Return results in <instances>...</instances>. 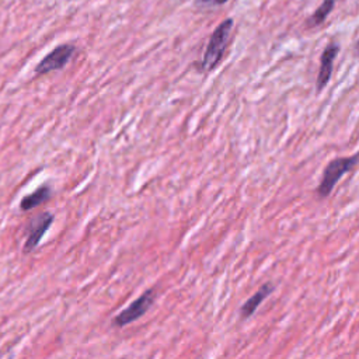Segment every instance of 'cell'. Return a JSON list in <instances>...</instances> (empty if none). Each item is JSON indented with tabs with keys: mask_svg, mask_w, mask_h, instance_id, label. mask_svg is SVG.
<instances>
[{
	"mask_svg": "<svg viewBox=\"0 0 359 359\" xmlns=\"http://www.w3.org/2000/svg\"><path fill=\"white\" fill-rule=\"evenodd\" d=\"M154 300V293L153 290H147L144 292L140 297H137L130 306H128L125 310H122L112 321V324L115 327H125L133 321H136L137 318H140L153 304Z\"/></svg>",
	"mask_w": 359,
	"mask_h": 359,
	"instance_id": "277c9868",
	"label": "cell"
},
{
	"mask_svg": "<svg viewBox=\"0 0 359 359\" xmlns=\"http://www.w3.org/2000/svg\"><path fill=\"white\" fill-rule=\"evenodd\" d=\"M227 1H230V0H195V6L199 8H212V7L222 6Z\"/></svg>",
	"mask_w": 359,
	"mask_h": 359,
	"instance_id": "30bf717a",
	"label": "cell"
},
{
	"mask_svg": "<svg viewBox=\"0 0 359 359\" xmlns=\"http://www.w3.org/2000/svg\"><path fill=\"white\" fill-rule=\"evenodd\" d=\"M356 50H358V55H359V41H358V43H356Z\"/></svg>",
	"mask_w": 359,
	"mask_h": 359,
	"instance_id": "8fae6325",
	"label": "cell"
},
{
	"mask_svg": "<svg viewBox=\"0 0 359 359\" xmlns=\"http://www.w3.org/2000/svg\"><path fill=\"white\" fill-rule=\"evenodd\" d=\"M338 0H323V3L318 6V8L311 14L307 24L310 27H317L325 21V18L330 15V13L334 10L335 3Z\"/></svg>",
	"mask_w": 359,
	"mask_h": 359,
	"instance_id": "9c48e42d",
	"label": "cell"
},
{
	"mask_svg": "<svg viewBox=\"0 0 359 359\" xmlns=\"http://www.w3.org/2000/svg\"><path fill=\"white\" fill-rule=\"evenodd\" d=\"M76 52V46L72 43H62L57 45L53 50H50L36 66H35V73L42 76L55 70L63 69L70 59L73 57Z\"/></svg>",
	"mask_w": 359,
	"mask_h": 359,
	"instance_id": "3957f363",
	"label": "cell"
},
{
	"mask_svg": "<svg viewBox=\"0 0 359 359\" xmlns=\"http://www.w3.org/2000/svg\"><path fill=\"white\" fill-rule=\"evenodd\" d=\"M49 198H50V188L48 185H43V187L38 188L36 191H34L32 194L24 196L20 206L22 210H31V209L42 205L43 202H46Z\"/></svg>",
	"mask_w": 359,
	"mask_h": 359,
	"instance_id": "ba28073f",
	"label": "cell"
},
{
	"mask_svg": "<svg viewBox=\"0 0 359 359\" xmlns=\"http://www.w3.org/2000/svg\"><path fill=\"white\" fill-rule=\"evenodd\" d=\"M233 24H234V21L231 18H226L216 27V29L210 35L208 46L203 53V57L199 65V69L202 72H210L220 63V60L224 55L226 46L229 43V36H230Z\"/></svg>",
	"mask_w": 359,
	"mask_h": 359,
	"instance_id": "6da1fadb",
	"label": "cell"
},
{
	"mask_svg": "<svg viewBox=\"0 0 359 359\" xmlns=\"http://www.w3.org/2000/svg\"><path fill=\"white\" fill-rule=\"evenodd\" d=\"M359 163V153L348 157H338L328 163V165L324 168L323 178L320 181V185L317 188V194L320 198H327L337 182L342 178L344 174L349 172L356 164Z\"/></svg>",
	"mask_w": 359,
	"mask_h": 359,
	"instance_id": "7a4b0ae2",
	"label": "cell"
},
{
	"mask_svg": "<svg viewBox=\"0 0 359 359\" xmlns=\"http://www.w3.org/2000/svg\"><path fill=\"white\" fill-rule=\"evenodd\" d=\"M52 223H53V215L49 212L39 213L29 222L28 236L24 244V252L32 251L39 244L41 238L43 237V234L46 233V230L50 227Z\"/></svg>",
	"mask_w": 359,
	"mask_h": 359,
	"instance_id": "5b68a950",
	"label": "cell"
},
{
	"mask_svg": "<svg viewBox=\"0 0 359 359\" xmlns=\"http://www.w3.org/2000/svg\"><path fill=\"white\" fill-rule=\"evenodd\" d=\"M339 52V46L337 43H330L325 46V49L321 53L320 59V70L317 76V90L321 91L330 81L331 74H332V67H334V60Z\"/></svg>",
	"mask_w": 359,
	"mask_h": 359,
	"instance_id": "8992f818",
	"label": "cell"
},
{
	"mask_svg": "<svg viewBox=\"0 0 359 359\" xmlns=\"http://www.w3.org/2000/svg\"><path fill=\"white\" fill-rule=\"evenodd\" d=\"M273 290V285L271 282L264 283L240 309V314L243 318H248L254 314V311L258 309V306L272 293Z\"/></svg>",
	"mask_w": 359,
	"mask_h": 359,
	"instance_id": "52a82bcc",
	"label": "cell"
}]
</instances>
